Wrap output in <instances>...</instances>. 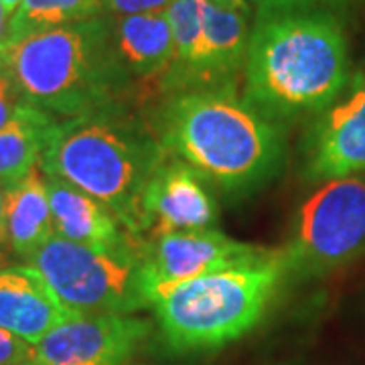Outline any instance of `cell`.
I'll use <instances>...</instances> for the list:
<instances>
[{
    "label": "cell",
    "instance_id": "1",
    "mask_svg": "<svg viewBox=\"0 0 365 365\" xmlns=\"http://www.w3.org/2000/svg\"><path fill=\"white\" fill-rule=\"evenodd\" d=\"M349 81V45L327 11L256 14L244 98L276 124L321 114Z\"/></svg>",
    "mask_w": 365,
    "mask_h": 365
},
{
    "label": "cell",
    "instance_id": "2",
    "mask_svg": "<svg viewBox=\"0 0 365 365\" xmlns=\"http://www.w3.org/2000/svg\"><path fill=\"white\" fill-rule=\"evenodd\" d=\"M157 136L169 155L230 195L270 181L284 157L280 124L240 96L235 83L170 93Z\"/></svg>",
    "mask_w": 365,
    "mask_h": 365
},
{
    "label": "cell",
    "instance_id": "3",
    "mask_svg": "<svg viewBox=\"0 0 365 365\" xmlns=\"http://www.w3.org/2000/svg\"><path fill=\"white\" fill-rule=\"evenodd\" d=\"M0 76L55 120L122 108L132 93L108 14L0 45Z\"/></svg>",
    "mask_w": 365,
    "mask_h": 365
},
{
    "label": "cell",
    "instance_id": "4",
    "mask_svg": "<svg viewBox=\"0 0 365 365\" xmlns=\"http://www.w3.org/2000/svg\"><path fill=\"white\" fill-rule=\"evenodd\" d=\"M167 157L157 134L122 106L53 120L39 169L100 201L138 237L144 234V189Z\"/></svg>",
    "mask_w": 365,
    "mask_h": 365
},
{
    "label": "cell",
    "instance_id": "5",
    "mask_svg": "<svg viewBox=\"0 0 365 365\" xmlns=\"http://www.w3.org/2000/svg\"><path fill=\"white\" fill-rule=\"evenodd\" d=\"M280 250L266 260L203 274L157 294L163 339L173 351H211L258 325L284 280Z\"/></svg>",
    "mask_w": 365,
    "mask_h": 365
},
{
    "label": "cell",
    "instance_id": "6",
    "mask_svg": "<svg viewBox=\"0 0 365 365\" xmlns=\"http://www.w3.org/2000/svg\"><path fill=\"white\" fill-rule=\"evenodd\" d=\"M76 314H132L150 309L143 290V242L88 246L53 234L29 260Z\"/></svg>",
    "mask_w": 365,
    "mask_h": 365
},
{
    "label": "cell",
    "instance_id": "7",
    "mask_svg": "<svg viewBox=\"0 0 365 365\" xmlns=\"http://www.w3.org/2000/svg\"><path fill=\"white\" fill-rule=\"evenodd\" d=\"M365 252V175L327 181L299 209L280 258L284 276L309 280Z\"/></svg>",
    "mask_w": 365,
    "mask_h": 365
},
{
    "label": "cell",
    "instance_id": "8",
    "mask_svg": "<svg viewBox=\"0 0 365 365\" xmlns=\"http://www.w3.org/2000/svg\"><path fill=\"white\" fill-rule=\"evenodd\" d=\"M274 254L276 250L252 246L217 230L158 235L146 244L143 242V290L150 304L163 290L185 280L266 260Z\"/></svg>",
    "mask_w": 365,
    "mask_h": 365
},
{
    "label": "cell",
    "instance_id": "9",
    "mask_svg": "<svg viewBox=\"0 0 365 365\" xmlns=\"http://www.w3.org/2000/svg\"><path fill=\"white\" fill-rule=\"evenodd\" d=\"M153 333L132 314H76L35 345L41 365H128Z\"/></svg>",
    "mask_w": 365,
    "mask_h": 365
},
{
    "label": "cell",
    "instance_id": "10",
    "mask_svg": "<svg viewBox=\"0 0 365 365\" xmlns=\"http://www.w3.org/2000/svg\"><path fill=\"white\" fill-rule=\"evenodd\" d=\"M304 179L333 181L365 175V71L311 124L302 143Z\"/></svg>",
    "mask_w": 365,
    "mask_h": 365
},
{
    "label": "cell",
    "instance_id": "11",
    "mask_svg": "<svg viewBox=\"0 0 365 365\" xmlns=\"http://www.w3.org/2000/svg\"><path fill=\"white\" fill-rule=\"evenodd\" d=\"M144 232L158 237L177 232L213 230L220 205L209 181L181 158L160 163L143 195Z\"/></svg>",
    "mask_w": 365,
    "mask_h": 365
},
{
    "label": "cell",
    "instance_id": "12",
    "mask_svg": "<svg viewBox=\"0 0 365 365\" xmlns=\"http://www.w3.org/2000/svg\"><path fill=\"white\" fill-rule=\"evenodd\" d=\"M76 317L33 266L0 268V327L37 345L49 331Z\"/></svg>",
    "mask_w": 365,
    "mask_h": 365
},
{
    "label": "cell",
    "instance_id": "13",
    "mask_svg": "<svg viewBox=\"0 0 365 365\" xmlns=\"http://www.w3.org/2000/svg\"><path fill=\"white\" fill-rule=\"evenodd\" d=\"M250 35V9L223 6L211 0L203 2L201 88L235 83L246 61Z\"/></svg>",
    "mask_w": 365,
    "mask_h": 365
},
{
    "label": "cell",
    "instance_id": "14",
    "mask_svg": "<svg viewBox=\"0 0 365 365\" xmlns=\"http://www.w3.org/2000/svg\"><path fill=\"white\" fill-rule=\"evenodd\" d=\"M55 234L88 246H118L132 234L110 209L73 185L47 177Z\"/></svg>",
    "mask_w": 365,
    "mask_h": 365
},
{
    "label": "cell",
    "instance_id": "15",
    "mask_svg": "<svg viewBox=\"0 0 365 365\" xmlns=\"http://www.w3.org/2000/svg\"><path fill=\"white\" fill-rule=\"evenodd\" d=\"M114 43L132 79H158L167 76L175 57V41L165 13L112 16Z\"/></svg>",
    "mask_w": 365,
    "mask_h": 365
},
{
    "label": "cell",
    "instance_id": "16",
    "mask_svg": "<svg viewBox=\"0 0 365 365\" xmlns=\"http://www.w3.org/2000/svg\"><path fill=\"white\" fill-rule=\"evenodd\" d=\"M55 234L45 173L35 167L9 191L6 242L9 252L29 260Z\"/></svg>",
    "mask_w": 365,
    "mask_h": 365
},
{
    "label": "cell",
    "instance_id": "17",
    "mask_svg": "<svg viewBox=\"0 0 365 365\" xmlns=\"http://www.w3.org/2000/svg\"><path fill=\"white\" fill-rule=\"evenodd\" d=\"M203 2L205 0H173L167 9L175 41V57L160 86L169 93L201 88Z\"/></svg>",
    "mask_w": 365,
    "mask_h": 365
},
{
    "label": "cell",
    "instance_id": "18",
    "mask_svg": "<svg viewBox=\"0 0 365 365\" xmlns=\"http://www.w3.org/2000/svg\"><path fill=\"white\" fill-rule=\"evenodd\" d=\"M55 118L23 100L14 118L0 130V181L16 187L39 167L45 134Z\"/></svg>",
    "mask_w": 365,
    "mask_h": 365
},
{
    "label": "cell",
    "instance_id": "19",
    "mask_svg": "<svg viewBox=\"0 0 365 365\" xmlns=\"http://www.w3.org/2000/svg\"><path fill=\"white\" fill-rule=\"evenodd\" d=\"M106 0H23L9 23L6 43L106 14Z\"/></svg>",
    "mask_w": 365,
    "mask_h": 365
},
{
    "label": "cell",
    "instance_id": "20",
    "mask_svg": "<svg viewBox=\"0 0 365 365\" xmlns=\"http://www.w3.org/2000/svg\"><path fill=\"white\" fill-rule=\"evenodd\" d=\"M361 0H256V14L290 13V11H339Z\"/></svg>",
    "mask_w": 365,
    "mask_h": 365
},
{
    "label": "cell",
    "instance_id": "21",
    "mask_svg": "<svg viewBox=\"0 0 365 365\" xmlns=\"http://www.w3.org/2000/svg\"><path fill=\"white\" fill-rule=\"evenodd\" d=\"M35 359V345L0 327V365H14Z\"/></svg>",
    "mask_w": 365,
    "mask_h": 365
},
{
    "label": "cell",
    "instance_id": "22",
    "mask_svg": "<svg viewBox=\"0 0 365 365\" xmlns=\"http://www.w3.org/2000/svg\"><path fill=\"white\" fill-rule=\"evenodd\" d=\"M173 0H106V9L116 16L124 14L165 13Z\"/></svg>",
    "mask_w": 365,
    "mask_h": 365
},
{
    "label": "cell",
    "instance_id": "23",
    "mask_svg": "<svg viewBox=\"0 0 365 365\" xmlns=\"http://www.w3.org/2000/svg\"><path fill=\"white\" fill-rule=\"evenodd\" d=\"M21 104H23V98L16 93L13 83L4 76H0V130L13 120Z\"/></svg>",
    "mask_w": 365,
    "mask_h": 365
},
{
    "label": "cell",
    "instance_id": "24",
    "mask_svg": "<svg viewBox=\"0 0 365 365\" xmlns=\"http://www.w3.org/2000/svg\"><path fill=\"white\" fill-rule=\"evenodd\" d=\"M9 191L11 189L0 181V258L9 250V242H6V199H9Z\"/></svg>",
    "mask_w": 365,
    "mask_h": 365
},
{
    "label": "cell",
    "instance_id": "25",
    "mask_svg": "<svg viewBox=\"0 0 365 365\" xmlns=\"http://www.w3.org/2000/svg\"><path fill=\"white\" fill-rule=\"evenodd\" d=\"M9 23H11V16L6 14L2 2H0V45L6 43V37H9Z\"/></svg>",
    "mask_w": 365,
    "mask_h": 365
},
{
    "label": "cell",
    "instance_id": "26",
    "mask_svg": "<svg viewBox=\"0 0 365 365\" xmlns=\"http://www.w3.org/2000/svg\"><path fill=\"white\" fill-rule=\"evenodd\" d=\"M211 2H217V4H223V6H235V9H250V4L256 0H211Z\"/></svg>",
    "mask_w": 365,
    "mask_h": 365
},
{
    "label": "cell",
    "instance_id": "27",
    "mask_svg": "<svg viewBox=\"0 0 365 365\" xmlns=\"http://www.w3.org/2000/svg\"><path fill=\"white\" fill-rule=\"evenodd\" d=\"M0 2H2V6H4L6 14H9V16H13V14L16 13V9L21 6V2H23V0H0Z\"/></svg>",
    "mask_w": 365,
    "mask_h": 365
},
{
    "label": "cell",
    "instance_id": "28",
    "mask_svg": "<svg viewBox=\"0 0 365 365\" xmlns=\"http://www.w3.org/2000/svg\"><path fill=\"white\" fill-rule=\"evenodd\" d=\"M14 365H41L37 359H31V361H23V364H14Z\"/></svg>",
    "mask_w": 365,
    "mask_h": 365
},
{
    "label": "cell",
    "instance_id": "29",
    "mask_svg": "<svg viewBox=\"0 0 365 365\" xmlns=\"http://www.w3.org/2000/svg\"><path fill=\"white\" fill-rule=\"evenodd\" d=\"M0 260H2V258H0Z\"/></svg>",
    "mask_w": 365,
    "mask_h": 365
}]
</instances>
